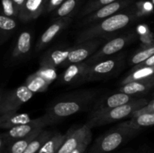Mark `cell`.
Returning a JSON list of instances; mask_svg holds the SVG:
<instances>
[{"instance_id":"23","label":"cell","mask_w":154,"mask_h":153,"mask_svg":"<svg viewBox=\"0 0 154 153\" xmlns=\"http://www.w3.org/2000/svg\"><path fill=\"white\" fill-rule=\"evenodd\" d=\"M67 136V134H62L54 133V134L47 141L38 153H57Z\"/></svg>"},{"instance_id":"25","label":"cell","mask_w":154,"mask_h":153,"mask_svg":"<svg viewBox=\"0 0 154 153\" xmlns=\"http://www.w3.org/2000/svg\"><path fill=\"white\" fill-rule=\"evenodd\" d=\"M81 0H66L54 13L55 19L69 17L78 8Z\"/></svg>"},{"instance_id":"27","label":"cell","mask_w":154,"mask_h":153,"mask_svg":"<svg viewBox=\"0 0 154 153\" xmlns=\"http://www.w3.org/2000/svg\"><path fill=\"white\" fill-rule=\"evenodd\" d=\"M153 75L154 66L153 67H146L137 69L133 71H131V73L126 78H124V80L121 82V85H124V84L133 82V81L146 79V78L150 77Z\"/></svg>"},{"instance_id":"10","label":"cell","mask_w":154,"mask_h":153,"mask_svg":"<svg viewBox=\"0 0 154 153\" xmlns=\"http://www.w3.org/2000/svg\"><path fill=\"white\" fill-rule=\"evenodd\" d=\"M134 0H117L109 4L103 6L93 13L85 16L81 21V26H90L116 14L126 8L129 7Z\"/></svg>"},{"instance_id":"32","label":"cell","mask_w":154,"mask_h":153,"mask_svg":"<svg viewBox=\"0 0 154 153\" xmlns=\"http://www.w3.org/2000/svg\"><path fill=\"white\" fill-rule=\"evenodd\" d=\"M137 16H142L150 14L153 10V4L151 2H140L135 7Z\"/></svg>"},{"instance_id":"22","label":"cell","mask_w":154,"mask_h":153,"mask_svg":"<svg viewBox=\"0 0 154 153\" xmlns=\"http://www.w3.org/2000/svg\"><path fill=\"white\" fill-rule=\"evenodd\" d=\"M51 84V83H50L48 81L44 79L43 77L34 73L27 77L24 85L30 91L32 92L33 93H35L46 91Z\"/></svg>"},{"instance_id":"26","label":"cell","mask_w":154,"mask_h":153,"mask_svg":"<svg viewBox=\"0 0 154 153\" xmlns=\"http://www.w3.org/2000/svg\"><path fill=\"white\" fill-rule=\"evenodd\" d=\"M16 21L14 18L1 14L0 16V31H1L0 40L2 44L10 37L13 30H14L16 28Z\"/></svg>"},{"instance_id":"2","label":"cell","mask_w":154,"mask_h":153,"mask_svg":"<svg viewBox=\"0 0 154 153\" xmlns=\"http://www.w3.org/2000/svg\"><path fill=\"white\" fill-rule=\"evenodd\" d=\"M94 95V93L91 91L79 92L69 95L54 103L48 107L45 114L54 124L60 119L67 118L85 109L93 100Z\"/></svg>"},{"instance_id":"20","label":"cell","mask_w":154,"mask_h":153,"mask_svg":"<svg viewBox=\"0 0 154 153\" xmlns=\"http://www.w3.org/2000/svg\"><path fill=\"white\" fill-rule=\"evenodd\" d=\"M42 130L43 129L35 130L28 136L17 140H15L14 142L11 143L7 148L8 153H23L27 147L29 146V145L31 143L32 141L41 133Z\"/></svg>"},{"instance_id":"36","label":"cell","mask_w":154,"mask_h":153,"mask_svg":"<svg viewBox=\"0 0 154 153\" xmlns=\"http://www.w3.org/2000/svg\"><path fill=\"white\" fill-rule=\"evenodd\" d=\"M91 140H92V136L87 138V139L86 140L84 141V142H83V143L81 144L78 148H77L72 153H85L87 147H88V146L90 145V142H91Z\"/></svg>"},{"instance_id":"12","label":"cell","mask_w":154,"mask_h":153,"mask_svg":"<svg viewBox=\"0 0 154 153\" xmlns=\"http://www.w3.org/2000/svg\"><path fill=\"white\" fill-rule=\"evenodd\" d=\"M89 66L85 62L70 64L60 76V82L66 85H76L86 82Z\"/></svg>"},{"instance_id":"40","label":"cell","mask_w":154,"mask_h":153,"mask_svg":"<svg viewBox=\"0 0 154 153\" xmlns=\"http://www.w3.org/2000/svg\"><path fill=\"white\" fill-rule=\"evenodd\" d=\"M153 3H154V0H153Z\"/></svg>"},{"instance_id":"11","label":"cell","mask_w":154,"mask_h":153,"mask_svg":"<svg viewBox=\"0 0 154 153\" xmlns=\"http://www.w3.org/2000/svg\"><path fill=\"white\" fill-rule=\"evenodd\" d=\"M90 125L85 124L75 129H71L67 132V136L64 142L57 153H72L80 146L88 137L92 136Z\"/></svg>"},{"instance_id":"14","label":"cell","mask_w":154,"mask_h":153,"mask_svg":"<svg viewBox=\"0 0 154 153\" xmlns=\"http://www.w3.org/2000/svg\"><path fill=\"white\" fill-rule=\"evenodd\" d=\"M135 99L136 98H135L133 96L125 94V93H116V94H112V95L105 98L103 100H100L93 108L92 113L104 112V111H106L108 110L129 103V102L132 101Z\"/></svg>"},{"instance_id":"3","label":"cell","mask_w":154,"mask_h":153,"mask_svg":"<svg viewBox=\"0 0 154 153\" xmlns=\"http://www.w3.org/2000/svg\"><path fill=\"white\" fill-rule=\"evenodd\" d=\"M139 129L130 127L126 122L109 130L95 142L89 153H110L132 137L139 131Z\"/></svg>"},{"instance_id":"34","label":"cell","mask_w":154,"mask_h":153,"mask_svg":"<svg viewBox=\"0 0 154 153\" xmlns=\"http://www.w3.org/2000/svg\"><path fill=\"white\" fill-rule=\"evenodd\" d=\"M153 66H154V55L152 56H150V58H148L147 59L144 60V61L142 62L139 63V64L134 66V68H132V71L137 70V69L142 68L153 67Z\"/></svg>"},{"instance_id":"5","label":"cell","mask_w":154,"mask_h":153,"mask_svg":"<svg viewBox=\"0 0 154 153\" xmlns=\"http://www.w3.org/2000/svg\"><path fill=\"white\" fill-rule=\"evenodd\" d=\"M34 93L25 85L1 93L0 115L10 112H17L24 103L32 98Z\"/></svg>"},{"instance_id":"9","label":"cell","mask_w":154,"mask_h":153,"mask_svg":"<svg viewBox=\"0 0 154 153\" xmlns=\"http://www.w3.org/2000/svg\"><path fill=\"white\" fill-rule=\"evenodd\" d=\"M103 42V38H97L72 46L67 60L63 63L62 66L68 67L72 64L83 62L84 60H87L97 51L99 46L102 44Z\"/></svg>"},{"instance_id":"21","label":"cell","mask_w":154,"mask_h":153,"mask_svg":"<svg viewBox=\"0 0 154 153\" xmlns=\"http://www.w3.org/2000/svg\"><path fill=\"white\" fill-rule=\"evenodd\" d=\"M126 124L134 128L141 130V128L154 125V113L145 112L131 116V119L126 122Z\"/></svg>"},{"instance_id":"24","label":"cell","mask_w":154,"mask_h":153,"mask_svg":"<svg viewBox=\"0 0 154 153\" xmlns=\"http://www.w3.org/2000/svg\"><path fill=\"white\" fill-rule=\"evenodd\" d=\"M54 134V132L43 129L41 133L32 141L31 143L29 145V146L27 147L23 153H38L39 150L43 147L45 142Z\"/></svg>"},{"instance_id":"30","label":"cell","mask_w":154,"mask_h":153,"mask_svg":"<svg viewBox=\"0 0 154 153\" xmlns=\"http://www.w3.org/2000/svg\"><path fill=\"white\" fill-rule=\"evenodd\" d=\"M35 73L37 75H39L42 77H43L44 79L48 81L50 83H52L57 77L56 68L42 67V66H40L38 70L35 72Z\"/></svg>"},{"instance_id":"33","label":"cell","mask_w":154,"mask_h":153,"mask_svg":"<svg viewBox=\"0 0 154 153\" xmlns=\"http://www.w3.org/2000/svg\"><path fill=\"white\" fill-rule=\"evenodd\" d=\"M66 0H48L45 12L50 13V12L55 11Z\"/></svg>"},{"instance_id":"13","label":"cell","mask_w":154,"mask_h":153,"mask_svg":"<svg viewBox=\"0 0 154 153\" xmlns=\"http://www.w3.org/2000/svg\"><path fill=\"white\" fill-rule=\"evenodd\" d=\"M72 21V17H63L55 19L52 24L42 34L36 44L35 50L40 51L43 50L48 44L52 41L53 39L61 32Z\"/></svg>"},{"instance_id":"4","label":"cell","mask_w":154,"mask_h":153,"mask_svg":"<svg viewBox=\"0 0 154 153\" xmlns=\"http://www.w3.org/2000/svg\"><path fill=\"white\" fill-rule=\"evenodd\" d=\"M148 104L147 100L144 98L135 99L129 103L122 106H117L106 111L96 113H91L90 119L87 122L91 128L96 126L105 125L109 123L114 122L123 119L129 116H132L137 110H141Z\"/></svg>"},{"instance_id":"17","label":"cell","mask_w":154,"mask_h":153,"mask_svg":"<svg viewBox=\"0 0 154 153\" xmlns=\"http://www.w3.org/2000/svg\"><path fill=\"white\" fill-rule=\"evenodd\" d=\"M154 86V75L144 80L133 81L124 84L118 88L119 92H123L129 95L144 94Z\"/></svg>"},{"instance_id":"6","label":"cell","mask_w":154,"mask_h":153,"mask_svg":"<svg viewBox=\"0 0 154 153\" xmlns=\"http://www.w3.org/2000/svg\"><path fill=\"white\" fill-rule=\"evenodd\" d=\"M52 120L46 115L37 118H33L26 124L16 126L12 128L8 129L7 131L1 135L0 139L2 140L5 145H10L15 140L23 138L28 136L35 130L39 129H44L45 126L53 124Z\"/></svg>"},{"instance_id":"28","label":"cell","mask_w":154,"mask_h":153,"mask_svg":"<svg viewBox=\"0 0 154 153\" xmlns=\"http://www.w3.org/2000/svg\"><path fill=\"white\" fill-rule=\"evenodd\" d=\"M116 1H117V0H89L80 12L79 17H85V16L90 15V14L96 11L100 8L111 4V3Z\"/></svg>"},{"instance_id":"15","label":"cell","mask_w":154,"mask_h":153,"mask_svg":"<svg viewBox=\"0 0 154 153\" xmlns=\"http://www.w3.org/2000/svg\"><path fill=\"white\" fill-rule=\"evenodd\" d=\"M48 0H26L18 16L23 22H28L38 17L45 11Z\"/></svg>"},{"instance_id":"37","label":"cell","mask_w":154,"mask_h":153,"mask_svg":"<svg viewBox=\"0 0 154 153\" xmlns=\"http://www.w3.org/2000/svg\"><path fill=\"white\" fill-rule=\"evenodd\" d=\"M137 31H138V33L141 36L146 35V34H149L150 33V31H149L148 27L146 25H140L138 26V28H137Z\"/></svg>"},{"instance_id":"38","label":"cell","mask_w":154,"mask_h":153,"mask_svg":"<svg viewBox=\"0 0 154 153\" xmlns=\"http://www.w3.org/2000/svg\"><path fill=\"white\" fill-rule=\"evenodd\" d=\"M15 6H16L17 9L18 10V13H20V11L21 10V9L23 7L24 4L26 3V0H13Z\"/></svg>"},{"instance_id":"39","label":"cell","mask_w":154,"mask_h":153,"mask_svg":"<svg viewBox=\"0 0 154 153\" xmlns=\"http://www.w3.org/2000/svg\"><path fill=\"white\" fill-rule=\"evenodd\" d=\"M0 153H8V152L7 148H5V149H4L3 151H1V152Z\"/></svg>"},{"instance_id":"1","label":"cell","mask_w":154,"mask_h":153,"mask_svg":"<svg viewBox=\"0 0 154 153\" xmlns=\"http://www.w3.org/2000/svg\"><path fill=\"white\" fill-rule=\"evenodd\" d=\"M135 7L125 11H120L96 23L90 25L79 32L76 38V44L84 43L97 38H103L108 34L121 30L132 23L136 18Z\"/></svg>"},{"instance_id":"7","label":"cell","mask_w":154,"mask_h":153,"mask_svg":"<svg viewBox=\"0 0 154 153\" xmlns=\"http://www.w3.org/2000/svg\"><path fill=\"white\" fill-rule=\"evenodd\" d=\"M134 34H126V35L115 37L111 40L107 42L100 49L98 50L93 56L90 57L85 62L89 65H92L99 62L119 51L122 50L133 39Z\"/></svg>"},{"instance_id":"18","label":"cell","mask_w":154,"mask_h":153,"mask_svg":"<svg viewBox=\"0 0 154 153\" xmlns=\"http://www.w3.org/2000/svg\"><path fill=\"white\" fill-rule=\"evenodd\" d=\"M31 118L26 113L10 112L0 115V127L2 129H10L31 121Z\"/></svg>"},{"instance_id":"19","label":"cell","mask_w":154,"mask_h":153,"mask_svg":"<svg viewBox=\"0 0 154 153\" xmlns=\"http://www.w3.org/2000/svg\"><path fill=\"white\" fill-rule=\"evenodd\" d=\"M32 34L29 32L24 31L20 33L17 41L15 47L12 52V58H17L23 56L31 48Z\"/></svg>"},{"instance_id":"31","label":"cell","mask_w":154,"mask_h":153,"mask_svg":"<svg viewBox=\"0 0 154 153\" xmlns=\"http://www.w3.org/2000/svg\"><path fill=\"white\" fill-rule=\"evenodd\" d=\"M2 14L12 18L18 16L19 13L13 0H2Z\"/></svg>"},{"instance_id":"29","label":"cell","mask_w":154,"mask_h":153,"mask_svg":"<svg viewBox=\"0 0 154 153\" xmlns=\"http://www.w3.org/2000/svg\"><path fill=\"white\" fill-rule=\"evenodd\" d=\"M153 55H154V40L152 43L145 45L141 50L133 55L130 59V63L136 65L150 58Z\"/></svg>"},{"instance_id":"16","label":"cell","mask_w":154,"mask_h":153,"mask_svg":"<svg viewBox=\"0 0 154 153\" xmlns=\"http://www.w3.org/2000/svg\"><path fill=\"white\" fill-rule=\"evenodd\" d=\"M72 46L66 48H57L51 50L44 54L40 60V66L42 67L57 68L62 66L67 60L68 56L72 50Z\"/></svg>"},{"instance_id":"35","label":"cell","mask_w":154,"mask_h":153,"mask_svg":"<svg viewBox=\"0 0 154 153\" xmlns=\"http://www.w3.org/2000/svg\"><path fill=\"white\" fill-rule=\"evenodd\" d=\"M145 112H151V113H154V99L150 100V102H148V104H147L145 106L141 108V110H137L132 116L138 115V114L141 113H145Z\"/></svg>"},{"instance_id":"8","label":"cell","mask_w":154,"mask_h":153,"mask_svg":"<svg viewBox=\"0 0 154 153\" xmlns=\"http://www.w3.org/2000/svg\"><path fill=\"white\" fill-rule=\"evenodd\" d=\"M123 64V57L116 56L106 58L89 66L87 74V81H93L108 77L120 70Z\"/></svg>"}]
</instances>
